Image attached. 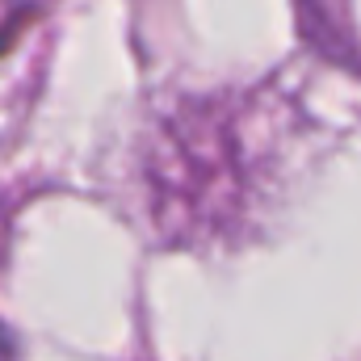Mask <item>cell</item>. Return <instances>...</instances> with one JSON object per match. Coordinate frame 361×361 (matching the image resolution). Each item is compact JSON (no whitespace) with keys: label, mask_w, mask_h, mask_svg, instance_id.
<instances>
[{"label":"cell","mask_w":361,"mask_h":361,"mask_svg":"<svg viewBox=\"0 0 361 361\" xmlns=\"http://www.w3.org/2000/svg\"><path fill=\"white\" fill-rule=\"evenodd\" d=\"M0 361H17V341L4 324H0Z\"/></svg>","instance_id":"1"}]
</instances>
